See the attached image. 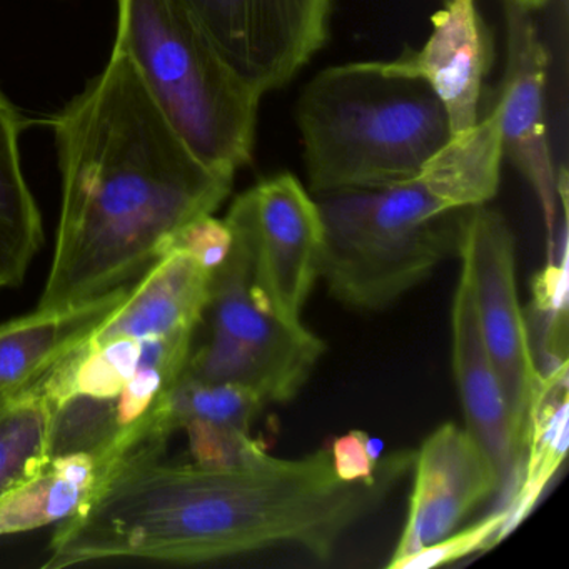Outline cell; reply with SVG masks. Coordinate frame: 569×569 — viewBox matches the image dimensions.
Returning a JSON list of instances; mask_svg holds the SVG:
<instances>
[{
  "instance_id": "1",
  "label": "cell",
  "mask_w": 569,
  "mask_h": 569,
  "mask_svg": "<svg viewBox=\"0 0 569 569\" xmlns=\"http://www.w3.org/2000/svg\"><path fill=\"white\" fill-rule=\"evenodd\" d=\"M136 452L101 491L58 525L44 568L109 559L216 561L274 546L331 559L341 539L381 508L415 466L416 451L386 456L372 482L342 481L331 451L266 455L239 468L169 462Z\"/></svg>"
},
{
  "instance_id": "2",
  "label": "cell",
  "mask_w": 569,
  "mask_h": 569,
  "mask_svg": "<svg viewBox=\"0 0 569 569\" xmlns=\"http://www.w3.org/2000/svg\"><path fill=\"white\" fill-rule=\"evenodd\" d=\"M51 126L62 204L39 309L136 284L182 226L214 214L231 194L234 178L189 152L119 52Z\"/></svg>"
},
{
  "instance_id": "3",
  "label": "cell",
  "mask_w": 569,
  "mask_h": 569,
  "mask_svg": "<svg viewBox=\"0 0 569 569\" xmlns=\"http://www.w3.org/2000/svg\"><path fill=\"white\" fill-rule=\"evenodd\" d=\"M312 194L411 181L451 138L428 82L378 62L335 66L302 89L296 109Z\"/></svg>"
},
{
  "instance_id": "4",
  "label": "cell",
  "mask_w": 569,
  "mask_h": 569,
  "mask_svg": "<svg viewBox=\"0 0 569 569\" xmlns=\"http://www.w3.org/2000/svg\"><path fill=\"white\" fill-rule=\"evenodd\" d=\"M114 51L206 168L234 178L251 162L262 96L229 69L178 0H118Z\"/></svg>"
},
{
  "instance_id": "5",
  "label": "cell",
  "mask_w": 569,
  "mask_h": 569,
  "mask_svg": "<svg viewBox=\"0 0 569 569\" xmlns=\"http://www.w3.org/2000/svg\"><path fill=\"white\" fill-rule=\"evenodd\" d=\"M316 202L325 228L319 278L349 308L392 305L458 249L462 211H448L418 178Z\"/></svg>"
},
{
  "instance_id": "6",
  "label": "cell",
  "mask_w": 569,
  "mask_h": 569,
  "mask_svg": "<svg viewBox=\"0 0 569 569\" xmlns=\"http://www.w3.org/2000/svg\"><path fill=\"white\" fill-rule=\"evenodd\" d=\"M198 328L206 335L192 345L182 376L244 386L264 405L296 398L326 351L301 321L279 318L256 298L248 251L234 238L228 259L212 272Z\"/></svg>"
},
{
  "instance_id": "7",
  "label": "cell",
  "mask_w": 569,
  "mask_h": 569,
  "mask_svg": "<svg viewBox=\"0 0 569 569\" xmlns=\"http://www.w3.org/2000/svg\"><path fill=\"white\" fill-rule=\"evenodd\" d=\"M224 221L248 251L256 298L279 318L301 321L321 276L325 228L316 199L282 172L239 194Z\"/></svg>"
},
{
  "instance_id": "8",
  "label": "cell",
  "mask_w": 569,
  "mask_h": 569,
  "mask_svg": "<svg viewBox=\"0 0 569 569\" xmlns=\"http://www.w3.org/2000/svg\"><path fill=\"white\" fill-rule=\"evenodd\" d=\"M461 274L468 279L479 328L498 372L516 431L526 445L529 412L542 385L529 325L516 288V246L505 216L486 204L459 218Z\"/></svg>"
},
{
  "instance_id": "9",
  "label": "cell",
  "mask_w": 569,
  "mask_h": 569,
  "mask_svg": "<svg viewBox=\"0 0 569 569\" xmlns=\"http://www.w3.org/2000/svg\"><path fill=\"white\" fill-rule=\"evenodd\" d=\"M222 61L264 96L325 48L332 0H178Z\"/></svg>"
},
{
  "instance_id": "10",
  "label": "cell",
  "mask_w": 569,
  "mask_h": 569,
  "mask_svg": "<svg viewBox=\"0 0 569 569\" xmlns=\"http://www.w3.org/2000/svg\"><path fill=\"white\" fill-rule=\"evenodd\" d=\"M506 62L495 108L499 112L502 149L531 184L548 232L549 262L558 241L559 169L552 161L546 128V78L549 54L531 11L505 2Z\"/></svg>"
},
{
  "instance_id": "11",
  "label": "cell",
  "mask_w": 569,
  "mask_h": 569,
  "mask_svg": "<svg viewBox=\"0 0 569 569\" xmlns=\"http://www.w3.org/2000/svg\"><path fill=\"white\" fill-rule=\"evenodd\" d=\"M415 482L398 548L388 568L451 535L499 492L498 472L468 429L439 426L415 458Z\"/></svg>"
},
{
  "instance_id": "12",
  "label": "cell",
  "mask_w": 569,
  "mask_h": 569,
  "mask_svg": "<svg viewBox=\"0 0 569 569\" xmlns=\"http://www.w3.org/2000/svg\"><path fill=\"white\" fill-rule=\"evenodd\" d=\"M451 328L452 372L466 429L491 459L498 472V496L508 498L509 505L521 481L526 445L512 425L501 381L482 339L471 288L462 274L452 299Z\"/></svg>"
},
{
  "instance_id": "13",
  "label": "cell",
  "mask_w": 569,
  "mask_h": 569,
  "mask_svg": "<svg viewBox=\"0 0 569 569\" xmlns=\"http://www.w3.org/2000/svg\"><path fill=\"white\" fill-rule=\"evenodd\" d=\"M422 49H406L395 61H379L388 74L422 79L449 119L451 136L478 122L479 99L492 59V41L476 0H446L431 18Z\"/></svg>"
},
{
  "instance_id": "14",
  "label": "cell",
  "mask_w": 569,
  "mask_h": 569,
  "mask_svg": "<svg viewBox=\"0 0 569 569\" xmlns=\"http://www.w3.org/2000/svg\"><path fill=\"white\" fill-rule=\"evenodd\" d=\"M132 286L86 305L39 309L0 325V402L31 388L84 342L131 295Z\"/></svg>"
},
{
  "instance_id": "15",
  "label": "cell",
  "mask_w": 569,
  "mask_h": 569,
  "mask_svg": "<svg viewBox=\"0 0 569 569\" xmlns=\"http://www.w3.org/2000/svg\"><path fill=\"white\" fill-rule=\"evenodd\" d=\"M212 271L191 256L168 251L132 288L118 311L102 322L88 341L152 338L196 331L211 291Z\"/></svg>"
},
{
  "instance_id": "16",
  "label": "cell",
  "mask_w": 569,
  "mask_h": 569,
  "mask_svg": "<svg viewBox=\"0 0 569 569\" xmlns=\"http://www.w3.org/2000/svg\"><path fill=\"white\" fill-rule=\"evenodd\" d=\"M136 452H72L49 459L38 475L0 499V538L61 525Z\"/></svg>"
},
{
  "instance_id": "17",
  "label": "cell",
  "mask_w": 569,
  "mask_h": 569,
  "mask_svg": "<svg viewBox=\"0 0 569 569\" xmlns=\"http://www.w3.org/2000/svg\"><path fill=\"white\" fill-rule=\"evenodd\" d=\"M502 158L499 112L492 106L481 121L452 134L416 178L448 211H465L498 194Z\"/></svg>"
},
{
  "instance_id": "18",
  "label": "cell",
  "mask_w": 569,
  "mask_h": 569,
  "mask_svg": "<svg viewBox=\"0 0 569 569\" xmlns=\"http://www.w3.org/2000/svg\"><path fill=\"white\" fill-rule=\"evenodd\" d=\"M24 122L0 91V289L21 286L44 244L41 211L21 166Z\"/></svg>"
},
{
  "instance_id": "19",
  "label": "cell",
  "mask_w": 569,
  "mask_h": 569,
  "mask_svg": "<svg viewBox=\"0 0 569 569\" xmlns=\"http://www.w3.org/2000/svg\"><path fill=\"white\" fill-rule=\"evenodd\" d=\"M52 402L42 378L0 402V499L38 475L49 461Z\"/></svg>"
},
{
  "instance_id": "20",
  "label": "cell",
  "mask_w": 569,
  "mask_h": 569,
  "mask_svg": "<svg viewBox=\"0 0 569 569\" xmlns=\"http://www.w3.org/2000/svg\"><path fill=\"white\" fill-rule=\"evenodd\" d=\"M262 406L264 401L244 386L181 376L166 402L164 422L171 435L194 421L251 432Z\"/></svg>"
},
{
  "instance_id": "21",
  "label": "cell",
  "mask_w": 569,
  "mask_h": 569,
  "mask_svg": "<svg viewBox=\"0 0 569 569\" xmlns=\"http://www.w3.org/2000/svg\"><path fill=\"white\" fill-rule=\"evenodd\" d=\"M179 431L188 436L192 462L206 468H239L252 465L268 452L251 432L209 422H188Z\"/></svg>"
},
{
  "instance_id": "22",
  "label": "cell",
  "mask_w": 569,
  "mask_h": 569,
  "mask_svg": "<svg viewBox=\"0 0 569 569\" xmlns=\"http://www.w3.org/2000/svg\"><path fill=\"white\" fill-rule=\"evenodd\" d=\"M505 508L492 512L488 518L472 525L471 528L451 532L441 541L412 552L408 558L395 562L391 569H429L458 561L466 556L488 549L496 545V536L505 522Z\"/></svg>"
},
{
  "instance_id": "23",
  "label": "cell",
  "mask_w": 569,
  "mask_h": 569,
  "mask_svg": "<svg viewBox=\"0 0 569 569\" xmlns=\"http://www.w3.org/2000/svg\"><path fill=\"white\" fill-rule=\"evenodd\" d=\"M231 248V229L226 224L224 219L221 221L216 219L214 214H209L182 226L172 236L166 252H184L196 259L199 264L214 272L228 259Z\"/></svg>"
},
{
  "instance_id": "24",
  "label": "cell",
  "mask_w": 569,
  "mask_h": 569,
  "mask_svg": "<svg viewBox=\"0 0 569 569\" xmlns=\"http://www.w3.org/2000/svg\"><path fill=\"white\" fill-rule=\"evenodd\" d=\"M329 451H331L336 475L342 481H376L385 466L381 445L362 431L339 436Z\"/></svg>"
},
{
  "instance_id": "25",
  "label": "cell",
  "mask_w": 569,
  "mask_h": 569,
  "mask_svg": "<svg viewBox=\"0 0 569 569\" xmlns=\"http://www.w3.org/2000/svg\"><path fill=\"white\" fill-rule=\"evenodd\" d=\"M502 2H511V4L519 6V8L528 9V11H536L546 6L548 0H502Z\"/></svg>"
}]
</instances>
